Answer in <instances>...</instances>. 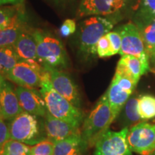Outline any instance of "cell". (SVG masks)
Wrapping results in <instances>:
<instances>
[{"instance_id": "23", "label": "cell", "mask_w": 155, "mask_h": 155, "mask_svg": "<svg viewBox=\"0 0 155 155\" xmlns=\"http://www.w3.org/2000/svg\"><path fill=\"white\" fill-rule=\"evenodd\" d=\"M138 112L141 121L155 118V96L147 94L138 98Z\"/></svg>"}, {"instance_id": "26", "label": "cell", "mask_w": 155, "mask_h": 155, "mask_svg": "<svg viewBox=\"0 0 155 155\" xmlns=\"http://www.w3.org/2000/svg\"><path fill=\"white\" fill-rule=\"evenodd\" d=\"M138 15L141 21L143 20V22L154 19L155 16V0H141Z\"/></svg>"}, {"instance_id": "28", "label": "cell", "mask_w": 155, "mask_h": 155, "mask_svg": "<svg viewBox=\"0 0 155 155\" xmlns=\"http://www.w3.org/2000/svg\"><path fill=\"white\" fill-rule=\"evenodd\" d=\"M113 80L115 81L116 83L122 89H124L126 91L130 93L131 94L134 91L136 86L138 83L136 82L134 80H133L131 78L125 74H123V73L118 72V71H116Z\"/></svg>"}, {"instance_id": "13", "label": "cell", "mask_w": 155, "mask_h": 155, "mask_svg": "<svg viewBox=\"0 0 155 155\" xmlns=\"http://www.w3.org/2000/svg\"><path fill=\"white\" fill-rule=\"evenodd\" d=\"M45 131L47 139L52 141L53 143L63 140L70 136L81 133L80 128H77L51 115L47 111L44 117Z\"/></svg>"}, {"instance_id": "14", "label": "cell", "mask_w": 155, "mask_h": 155, "mask_svg": "<svg viewBox=\"0 0 155 155\" xmlns=\"http://www.w3.org/2000/svg\"><path fill=\"white\" fill-rule=\"evenodd\" d=\"M150 58H138L134 55H122L116 71L129 76L138 83L141 76L150 71Z\"/></svg>"}, {"instance_id": "1", "label": "cell", "mask_w": 155, "mask_h": 155, "mask_svg": "<svg viewBox=\"0 0 155 155\" xmlns=\"http://www.w3.org/2000/svg\"><path fill=\"white\" fill-rule=\"evenodd\" d=\"M106 92L101 97L89 115L84 119L81 136L87 147L95 146L101 136L108 130L113 122Z\"/></svg>"}, {"instance_id": "16", "label": "cell", "mask_w": 155, "mask_h": 155, "mask_svg": "<svg viewBox=\"0 0 155 155\" xmlns=\"http://www.w3.org/2000/svg\"><path fill=\"white\" fill-rule=\"evenodd\" d=\"M25 30H27V21L22 8L8 26L0 30V48L13 45L19 36Z\"/></svg>"}, {"instance_id": "24", "label": "cell", "mask_w": 155, "mask_h": 155, "mask_svg": "<svg viewBox=\"0 0 155 155\" xmlns=\"http://www.w3.org/2000/svg\"><path fill=\"white\" fill-rule=\"evenodd\" d=\"M31 146L9 139L4 144L2 155H30Z\"/></svg>"}, {"instance_id": "9", "label": "cell", "mask_w": 155, "mask_h": 155, "mask_svg": "<svg viewBox=\"0 0 155 155\" xmlns=\"http://www.w3.org/2000/svg\"><path fill=\"white\" fill-rule=\"evenodd\" d=\"M133 2L134 0H81L78 16H108L119 14Z\"/></svg>"}, {"instance_id": "20", "label": "cell", "mask_w": 155, "mask_h": 155, "mask_svg": "<svg viewBox=\"0 0 155 155\" xmlns=\"http://www.w3.org/2000/svg\"><path fill=\"white\" fill-rule=\"evenodd\" d=\"M149 58H155V18L147 22L137 24Z\"/></svg>"}, {"instance_id": "7", "label": "cell", "mask_w": 155, "mask_h": 155, "mask_svg": "<svg viewBox=\"0 0 155 155\" xmlns=\"http://www.w3.org/2000/svg\"><path fill=\"white\" fill-rule=\"evenodd\" d=\"M127 141L131 152L140 155H150L155 150V124L139 122L127 134Z\"/></svg>"}, {"instance_id": "38", "label": "cell", "mask_w": 155, "mask_h": 155, "mask_svg": "<svg viewBox=\"0 0 155 155\" xmlns=\"http://www.w3.org/2000/svg\"><path fill=\"white\" fill-rule=\"evenodd\" d=\"M154 18H155V16H154Z\"/></svg>"}, {"instance_id": "37", "label": "cell", "mask_w": 155, "mask_h": 155, "mask_svg": "<svg viewBox=\"0 0 155 155\" xmlns=\"http://www.w3.org/2000/svg\"><path fill=\"white\" fill-rule=\"evenodd\" d=\"M0 155H2V151H0Z\"/></svg>"}, {"instance_id": "6", "label": "cell", "mask_w": 155, "mask_h": 155, "mask_svg": "<svg viewBox=\"0 0 155 155\" xmlns=\"http://www.w3.org/2000/svg\"><path fill=\"white\" fill-rule=\"evenodd\" d=\"M5 78L19 86L31 89L40 88L42 81L50 79L47 70L32 60H21Z\"/></svg>"}, {"instance_id": "32", "label": "cell", "mask_w": 155, "mask_h": 155, "mask_svg": "<svg viewBox=\"0 0 155 155\" xmlns=\"http://www.w3.org/2000/svg\"><path fill=\"white\" fill-rule=\"evenodd\" d=\"M10 139L7 121L0 116V151L2 150L4 144Z\"/></svg>"}, {"instance_id": "2", "label": "cell", "mask_w": 155, "mask_h": 155, "mask_svg": "<svg viewBox=\"0 0 155 155\" xmlns=\"http://www.w3.org/2000/svg\"><path fill=\"white\" fill-rule=\"evenodd\" d=\"M40 91L45 102L47 110L55 117L80 128L84 121V114L81 108L75 107L69 101L56 91L50 79L42 82Z\"/></svg>"}, {"instance_id": "10", "label": "cell", "mask_w": 155, "mask_h": 155, "mask_svg": "<svg viewBox=\"0 0 155 155\" xmlns=\"http://www.w3.org/2000/svg\"><path fill=\"white\" fill-rule=\"evenodd\" d=\"M48 71L50 82L54 89L69 101L75 107L81 108V98L77 85L68 73L62 70L51 67H44Z\"/></svg>"}, {"instance_id": "29", "label": "cell", "mask_w": 155, "mask_h": 155, "mask_svg": "<svg viewBox=\"0 0 155 155\" xmlns=\"http://www.w3.org/2000/svg\"><path fill=\"white\" fill-rule=\"evenodd\" d=\"M96 51L100 58H107L114 55L111 42L107 35H105L100 39L96 46Z\"/></svg>"}, {"instance_id": "33", "label": "cell", "mask_w": 155, "mask_h": 155, "mask_svg": "<svg viewBox=\"0 0 155 155\" xmlns=\"http://www.w3.org/2000/svg\"><path fill=\"white\" fill-rule=\"evenodd\" d=\"M50 3L53 4L56 6H59V7H63L68 5L69 3L72 2L74 0H48Z\"/></svg>"}, {"instance_id": "15", "label": "cell", "mask_w": 155, "mask_h": 155, "mask_svg": "<svg viewBox=\"0 0 155 155\" xmlns=\"http://www.w3.org/2000/svg\"><path fill=\"white\" fill-rule=\"evenodd\" d=\"M23 111L15 90L5 81L0 93V116L5 121H9Z\"/></svg>"}, {"instance_id": "34", "label": "cell", "mask_w": 155, "mask_h": 155, "mask_svg": "<svg viewBox=\"0 0 155 155\" xmlns=\"http://www.w3.org/2000/svg\"><path fill=\"white\" fill-rule=\"evenodd\" d=\"M24 2V0H0V6L7 5H19Z\"/></svg>"}, {"instance_id": "27", "label": "cell", "mask_w": 155, "mask_h": 155, "mask_svg": "<svg viewBox=\"0 0 155 155\" xmlns=\"http://www.w3.org/2000/svg\"><path fill=\"white\" fill-rule=\"evenodd\" d=\"M54 147L55 143L46 139L31 146L30 155H53Z\"/></svg>"}, {"instance_id": "31", "label": "cell", "mask_w": 155, "mask_h": 155, "mask_svg": "<svg viewBox=\"0 0 155 155\" xmlns=\"http://www.w3.org/2000/svg\"><path fill=\"white\" fill-rule=\"evenodd\" d=\"M76 30V23L74 19H65L60 28V34L63 38L71 36Z\"/></svg>"}, {"instance_id": "21", "label": "cell", "mask_w": 155, "mask_h": 155, "mask_svg": "<svg viewBox=\"0 0 155 155\" xmlns=\"http://www.w3.org/2000/svg\"><path fill=\"white\" fill-rule=\"evenodd\" d=\"M119 115L120 121L124 128H129V127H132L138 124V122L141 121L138 112V98L135 96L130 97L122 108Z\"/></svg>"}, {"instance_id": "19", "label": "cell", "mask_w": 155, "mask_h": 155, "mask_svg": "<svg viewBox=\"0 0 155 155\" xmlns=\"http://www.w3.org/2000/svg\"><path fill=\"white\" fill-rule=\"evenodd\" d=\"M106 94L111 107L112 119L114 121L119 116L131 94L122 89L114 80H112Z\"/></svg>"}, {"instance_id": "22", "label": "cell", "mask_w": 155, "mask_h": 155, "mask_svg": "<svg viewBox=\"0 0 155 155\" xmlns=\"http://www.w3.org/2000/svg\"><path fill=\"white\" fill-rule=\"evenodd\" d=\"M21 60L13 45L0 48V74L6 77Z\"/></svg>"}, {"instance_id": "3", "label": "cell", "mask_w": 155, "mask_h": 155, "mask_svg": "<svg viewBox=\"0 0 155 155\" xmlns=\"http://www.w3.org/2000/svg\"><path fill=\"white\" fill-rule=\"evenodd\" d=\"M115 22L111 18L101 16L88 17L81 23L78 32V47L83 58L97 54L98 42L111 30Z\"/></svg>"}, {"instance_id": "17", "label": "cell", "mask_w": 155, "mask_h": 155, "mask_svg": "<svg viewBox=\"0 0 155 155\" xmlns=\"http://www.w3.org/2000/svg\"><path fill=\"white\" fill-rule=\"evenodd\" d=\"M87 148L81 132L55 143L53 155H81Z\"/></svg>"}, {"instance_id": "18", "label": "cell", "mask_w": 155, "mask_h": 155, "mask_svg": "<svg viewBox=\"0 0 155 155\" xmlns=\"http://www.w3.org/2000/svg\"><path fill=\"white\" fill-rule=\"evenodd\" d=\"M15 51L22 60L37 61V43L32 32L27 30L23 32L13 45Z\"/></svg>"}, {"instance_id": "5", "label": "cell", "mask_w": 155, "mask_h": 155, "mask_svg": "<svg viewBox=\"0 0 155 155\" xmlns=\"http://www.w3.org/2000/svg\"><path fill=\"white\" fill-rule=\"evenodd\" d=\"M7 124L12 140L33 146L47 139L42 117L23 111Z\"/></svg>"}, {"instance_id": "36", "label": "cell", "mask_w": 155, "mask_h": 155, "mask_svg": "<svg viewBox=\"0 0 155 155\" xmlns=\"http://www.w3.org/2000/svg\"><path fill=\"white\" fill-rule=\"evenodd\" d=\"M150 155H155V150H154V152H153L152 153V154H151Z\"/></svg>"}, {"instance_id": "30", "label": "cell", "mask_w": 155, "mask_h": 155, "mask_svg": "<svg viewBox=\"0 0 155 155\" xmlns=\"http://www.w3.org/2000/svg\"><path fill=\"white\" fill-rule=\"evenodd\" d=\"M106 35H107L108 38L110 40V42H111L113 55H114L116 54L119 53L121 47V38L119 32L117 30L110 31Z\"/></svg>"}, {"instance_id": "8", "label": "cell", "mask_w": 155, "mask_h": 155, "mask_svg": "<svg viewBox=\"0 0 155 155\" xmlns=\"http://www.w3.org/2000/svg\"><path fill=\"white\" fill-rule=\"evenodd\" d=\"M129 128L119 131L108 130L97 141L94 155H132L127 141Z\"/></svg>"}, {"instance_id": "4", "label": "cell", "mask_w": 155, "mask_h": 155, "mask_svg": "<svg viewBox=\"0 0 155 155\" xmlns=\"http://www.w3.org/2000/svg\"><path fill=\"white\" fill-rule=\"evenodd\" d=\"M37 43L38 61L43 67L64 69L68 66V59L64 45L59 39L42 30L32 32Z\"/></svg>"}, {"instance_id": "11", "label": "cell", "mask_w": 155, "mask_h": 155, "mask_svg": "<svg viewBox=\"0 0 155 155\" xmlns=\"http://www.w3.org/2000/svg\"><path fill=\"white\" fill-rule=\"evenodd\" d=\"M117 31L121 38V47L119 54L121 56L129 55L138 58H149L137 25L129 22L120 27Z\"/></svg>"}, {"instance_id": "25", "label": "cell", "mask_w": 155, "mask_h": 155, "mask_svg": "<svg viewBox=\"0 0 155 155\" xmlns=\"http://www.w3.org/2000/svg\"><path fill=\"white\" fill-rule=\"evenodd\" d=\"M22 4L0 6V30L9 25L17 13L22 9Z\"/></svg>"}, {"instance_id": "12", "label": "cell", "mask_w": 155, "mask_h": 155, "mask_svg": "<svg viewBox=\"0 0 155 155\" xmlns=\"http://www.w3.org/2000/svg\"><path fill=\"white\" fill-rule=\"evenodd\" d=\"M15 92L23 111L40 117L45 116L47 107L40 91L18 86Z\"/></svg>"}, {"instance_id": "35", "label": "cell", "mask_w": 155, "mask_h": 155, "mask_svg": "<svg viewBox=\"0 0 155 155\" xmlns=\"http://www.w3.org/2000/svg\"><path fill=\"white\" fill-rule=\"evenodd\" d=\"M5 78H4V76L0 74V93H1L2 89V87H3V85H4V83H5Z\"/></svg>"}]
</instances>
